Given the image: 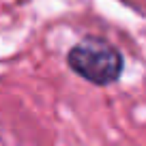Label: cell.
<instances>
[{"label":"cell","instance_id":"cell-1","mask_svg":"<svg viewBox=\"0 0 146 146\" xmlns=\"http://www.w3.org/2000/svg\"><path fill=\"white\" fill-rule=\"evenodd\" d=\"M69 67L88 82L105 86L120 75L123 58L108 41L88 36L69 52Z\"/></svg>","mask_w":146,"mask_h":146}]
</instances>
